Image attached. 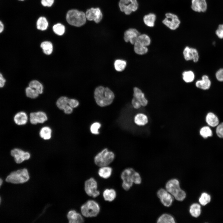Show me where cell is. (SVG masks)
I'll return each instance as SVG.
<instances>
[{
	"label": "cell",
	"instance_id": "cell-1",
	"mask_svg": "<svg viewBox=\"0 0 223 223\" xmlns=\"http://www.w3.org/2000/svg\"><path fill=\"white\" fill-rule=\"evenodd\" d=\"M94 98L96 103L101 107L110 105L113 102L115 95L108 87L100 85L97 87L94 92Z\"/></svg>",
	"mask_w": 223,
	"mask_h": 223
},
{
	"label": "cell",
	"instance_id": "cell-2",
	"mask_svg": "<svg viewBox=\"0 0 223 223\" xmlns=\"http://www.w3.org/2000/svg\"><path fill=\"white\" fill-rule=\"evenodd\" d=\"M167 190L177 201H182L186 198L185 192L180 187L179 181L176 179L169 180L165 186Z\"/></svg>",
	"mask_w": 223,
	"mask_h": 223
},
{
	"label": "cell",
	"instance_id": "cell-3",
	"mask_svg": "<svg viewBox=\"0 0 223 223\" xmlns=\"http://www.w3.org/2000/svg\"><path fill=\"white\" fill-rule=\"evenodd\" d=\"M66 18L69 24L78 27L84 25L86 20L84 12L75 9L69 11L67 14Z\"/></svg>",
	"mask_w": 223,
	"mask_h": 223
},
{
	"label": "cell",
	"instance_id": "cell-4",
	"mask_svg": "<svg viewBox=\"0 0 223 223\" xmlns=\"http://www.w3.org/2000/svg\"><path fill=\"white\" fill-rule=\"evenodd\" d=\"M81 210L82 215L85 217H94L99 213L100 207L96 201L90 200L81 206Z\"/></svg>",
	"mask_w": 223,
	"mask_h": 223
},
{
	"label": "cell",
	"instance_id": "cell-5",
	"mask_svg": "<svg viewBox=\"0 0 223 223\" xmlns=\"http://www.w3.org/2000/svg\"><path fill=\"white\" fill-rule=\"evenodd\" d=\"M114 158V153L105 148L95 156L94 162L96 165L100 167L107 166L113 161Z\"/></svg>",
	"mask_w": 223,
	"mask_h": 223
},
{
	"label": "cell",
	"instance_id": "cell-6",
	"mask_svg": "<svg viewBox=\"0 0 223 223\" xmlns=\"http://www.w3.org/2000/svg\"><path fill=\"white\" fill-rule=\"evenodd\" d=\"M29 179L28 170L24 168L12 172L7 177L6 181L14 184L23 183L27 182Z\"/></svg>",
	"mask_w": 223,
	"mask_h": 223
},
{
	"label": "cell",
	"instance_id": "cell-7",
	"mask_svg": "<svg viewBox=\"0 0 223 223\" xmlns=\"http://www.w3.org/2000/svg\"><path fill=\"white\" fill-rule=\"evenodd\" d=\"M118 5L120 11L126 15L136 11L138 7L137 0H120Z\"/></svg>",
	"mask_w": 223,
	"mask_h": 223
},
{
	"label": "cell",
	"instance_id": "cell-8",
	"mask_svg": "<svg viewBox=\"0 0 223 223\" xmlns=\"http://www.w3.org/2000/svg\"><path fill=\"white\" fill-rule=\"evenodd\" d=\"M165 16L162 22L166 27L173 30H176L179 27L181 21L177 15L168 12L165 14Z\"/></svg>",
	"mask_w": 223,
	"mask_h": 223
},
{
	"label": "cell",
	"instance_id": "cell-9",
	"mask_svg": "<svg viewBox=\"0 0 223 223\" xmlns=\"http://www.w3.org/2000/svg\"><path fill=\"white\" fill-rule=\"evenodd\" d=\"M135 171L133 168H128L125 169L121 173L120 176L123 181L122 187L125 190H128L133 186V183L132 176Z\"/></svg>",
	"mask_w": 223,
	"mask_h": 223
},
{
	"label": "cell",
	"instance_id": "cell-10",
	"mask_svg": "<svg viewBox=\"0 0 223 223\" xmlns=\"http://www.w3.org/2000/svg\"><path fill=\"white\" fill-rule=\"evenodd\" d=\"M97 188V183L94 178L91 177L85 182V190L88 195L94 198L99 196L100 193Z\"/></svg>",
	"mask_w": 223,
	"mask_h": 223
},
{
	"label": "cell",
	"instance_id": "cell-11",
	"mask_svg": "<svg viewBox=\"0 0 223 223\" xmlns=\"http://www.w3.org/2000/svg\"><path fill=\"white\" fill-rule=\"evenodd\" d=\"M86 19L89 21H94L96 23H98L102 20L103 15L99 8L92 7L88 9L85 13Z\"/></svg>",
	"mask_w": 223,
	"mask_h": 223
},
{
	"label": "cell",
	"instance_id": "cell-12",
	"mask_svg": "<svg viewBox=\"0 0 223 223\" xmlns=\"http://www.w3.org/2000/svg\"><path fill=\"white\" fill-rule=\"evenodd\" d=\"M157 196L164 206L169 207L171 205L174 197L166 189H160L157 192Z\"/></svg>",
	"mask_w": 223,
	"mask_h": 223
},
{
	"label": "cell",
	"instance_id": "cell-13",
	"mask_svg": "<svg viewBox=\"0 0 223 223\" xmlns=\"http://www.w3.org/2000/svg\"><path fill=\"white\" fill-rule=\"evenodd\" d=\"M11 155L14 157L15 162L18 164L21 163L24 161L29 159L30 154L19 149H14L11 152Z\"/></svg>",
	"mask_w": 223,
	"mask_h": 223
},
{
	"label": "cell",
	"instance_id": "cell-14",
	"mask_svg": "<svg viewBox=\"0 0 223 223\" xmlns=\"http://www.w3.org/2000/svg\"><path fill=\"white\" fill-rule=\"evenodd\" d=\"M140 34L136 29L130 28L124 32V39L126 42H129L132 45H134Z\"/></svg>",
	"mask_w": 223,
	"mask_h": 223
},
{
	"label": "cell",
	"instance_id": "cell-15",
	"mask_svg": "<svg viewBox=\"0 0 223 223\" xmlns=\"http://www.w3.org/2000/svg\"><path fill=\"white\" fill-rule=\"evenodd\" d=\"M47 120V117L46 114L42 112H32L30 115V120L32 124L42 123Z\"/></svg>",
	"mask_w": 223,
	"mask_h": 223
},
{
	"label": "cell",
	"instance_id": "cell-16",
	"mask_svg": "<svg viewBox=\"0 0 223 223\" xmlns=\"http://www.w3.org/2000/svg\"><path fill=\"white\" fill-rule=\"evenodd\" d=\"M191 7L194 11L204 12L207 9L206 0H191Z\"/></svg>",
	"mask_w": 223,
	"mask_h": 223
},
{
	"label": "cell",
	"instance_id": "cell-17",
	"mask_svg": "<svg viewBox=\"0 0 223 223\" xmlns=\"http://www.w3.org/2000/svg\"><path fill=\"white\" fill-rule=\"evenodd\" d=\"M67 217L70 223H82L84 222L81 215L74 210L70 211L68 213Z\"/></svg>",
	"mask_w": 223,
	"mask_h": 223
},
{
	"label": "cell",
	"instance_id": "cell-18",
	"mask_svg": "<svg viewBox=\"0 0 223 223\" xmlns=\"http://www.w3.org/2000/svg\"><path fill=\"white\" fill-rule=\"evenodd\" d=\"M133 97H135L141 103L143 107L146 106L148 101L145 98L144 94L142 91L137 87H134L133 89Z\"/></svg>",
	"mask_w": 223,
	"mask_h": 223
},
{
	"label": "cell",
	"instance_id": "cell-19",
	"mask_svg": "<svg viewBox=\"0 0 223 223\" xmlns=\"http://www.w3.org/2000/svg\"><path fill=\"white\" fill-rule=\"evenodd\" d=\"M196 86L198 88L203 90L208 89L211 85V82L208 76L204 75L202 77V80L197 81L195 83Z\"/></svg>",
	"mask_w": 223,
	"mask_h": 223
},
{
	"label": "cell",
	"instance_id": "cell-20",
	"mask_svg": "<svg viewBox=\"0 0 223 223\" xmlns=\"http://www.w3.org/2000/svg\"><path fill=\"white\" fill-rule=\"evenodd\" d=\"M156 19V16L155 14L150 13L145 15L143 17V21L144 24L147 26L150 27H153Z\"/></svg>",
	"mask_w": 223,
	"mask_h": 223
},
{
	"label": "cell",
	"instance_id": "cell-21",
	"mask_svg": "<svg viewBox=\"0 0 223 223\" xmlns=\"http://www.w3.org/2000/svg\"><path fill=\"white\" fill-rule=\"evenodd\" d=\"M28 116L24 112H21L17 113L14 117L15 123L19 125L25 124L27 121Z\"/></svg>",
	"mask_w": 223,
	"mask_h": 223
},
{
	"label": "cell",
	"instance_id": "cell-22",
	"mask_svg": "<svg viewBox=\"0 0 223 223\" xmlns=\"http://www.w3.org/2000/svg\"><path fill=\"white\" fill-rule=\"evenodd\" d=\"M116 193L113 189H107L103 192V196L104 199L106 201L112 202L116 198Z\"/></svg>",
	"mask_w": 223,
	"mask_h": 223
},
{
	"label": "cell",
	"instance_id": "cell-23",
	"mask_svg": "<svg viewBox=\"0 0 223 223\" xmlns=\"http://www.w3.org/2000/svg\"><path fill=\"white\" fill-rule=\"evenodd\" d=\"M112 171V168L111 167L108 166H103L99 169L98 174L101 177L107 179L111 176Z\"/></svg>",
	"mask_w": 223,
	"mask_h": 223
},
{
	"label": "cell",
	"instance_id": "cell-24",
	"mask_svg": "<svg viewBox=\"0 0 223 223\" xmlns=\"http://www.w3.org/2000/svg\"><path fill=\"white\" fill-rule=\"evenodd\" d=\"M134 121L135 123L138 125L144 126L148 123V119L146 115L140 113L137 114L135 116Z\"/></svg>",
	"mask_w": 223,
	"mask_h": 223
},
{
	"label": "cell",
	"instance_id": "cell-25",
	"mask_svg": "<svg viewBox=\"0 0 223 223\" xmlns=\"http://www.w3.org/2000/svg\"><path fill=\"white\" fill-rule=\"evenodd\" d=\"M206 121L209 126L214 127L217 126L219 123L217 117L213 113H208L206 117Z\"/></svg>",
	"mask_w": 223,
	"mask_h": 223
},
{
	"label": "cell",
	"instance_id": "cell-26",
	"mask_svg": "<svg viewBox=\"0 0 223 223\" xmlns=\"http://www.w3.org/2000/svg\"><path fill=\"white\" fill-rule=\"evenodd\" d=\"M189 212L191 215L195 217H197L201 213V206L197 203H194L190 206Z\"/></svg>",
	"mask_w": 223,
	"mask_h": 223
},
{
	"label": "cell",
	"instance_id": "cell-27",
	"mask_svg": "<svg viewBox=\"0 0 223 223\" xmlns=\"http://www.w3.org/2000/svg\"><path fill=\"white\" fill-rule=\"evenodd\" d=\"M134 50L135 53L139 55H143L146 54L148 51V48L136 41L134 44Z\"/></svg>",
	"mask_w": 223,
	"mask_h": 223
},
{
	"label": "cell",
	"instance_id": "cell-28",
	"mask_svg": "<svg viewBox=\"0 0 223 223\" xmlns=\"http://www.w3.org/2000/svg\"><path fill=\"white\" fill-rule=\"evenodd\" d=\"M158 223H175V220L171 215L164 213L160 216L157 220Z\"/></svg>",
	"mask_w": 223,
	"mask_h": 223
},
{
	"label": "cell",
	"instance_id": "cell-29",
	"mask_svg": "<svg viewBox=\"0 0 223 223\" xmlns=\"http://www.w3.org/2000/svg\"><path fill=\"white\" fill-rule=\"evenodd\" d=\"M136 41L146 47L150 44L151 39L149 36L146 34H140L138 37Z\"/></svg>",
	"mask_w": 223,
	"mask_h": 223
},
{
	"label": "cell",
	"instance_id": "cell-30",
	"mask_svg": "<svg viewBox=\"0 0 223 223\" xmlns=\"http://www.w3.org/2000/svg\"><path fill=\"white\" fill-rule=\"evenodd\" d=\"M43 52L47 55L51 54L53 50L52 43L49 41H45L42 43L40 45Z\"/></svg>",
	"mask_w": 223,
	"mask_h": 223
},
{
	"label": "cell",
	"instance_id": "cell-31",
	"mask_svg": "<svg viewBox=\"0 0 223 223\" xmlns=\"http://www.w3.org/2000/svg\"><path fill=\"white\" fill-rule=\"evenodd\" d=\"M52 130L51 129L47 126L43 127L40 132V137L45 140H48L50 138L51 136Z\"/></svg>",
	"mask_w": 223,
	"mask_h": 223
},
{
	"label": "cell",
	"instance_id": "cell-32",
	"mask_svg": "<svg viewBox=\"0 0 223 223\" xmlns=\"http://www.w3.org/2000/svg\"><path fill=\"white\" fill-rule=\"evenodd\" d=\"M114 65V68L117 71L122 72L125 68L127 63L124 60L117 59L115 60Z\"/></svg>",
	"mask_w": 223,
	"mask_h": 223
},
{
	"label": "cell",
	"instance_id": "cell-33",
	"mask_svg": "<svg viewBox=\"0 0 223 223\" xmlns=\"http://www.w3.org/2000/svg\"><path fill=\"white\" fill-rule=\"evenodd\" d=\"M48 26V23L46 19L43 17H41L38 19L37 22V28L39 30H46Z\"/></svg>",
	"mask_w": 223,
	"mask_h": 223
},
{
	"label": "cell",
	"instance_id": "cell-34",
	"mask_svg": "<svg viewBox=\"0 0 223 223\" xmlns=\"http://www.w3.org/2000/svg\"><path fill=\"white\" fill-rule=\"evenodd\" d=\"M28 86L36 90L39 94H42L43 92V86L41 83L37 80L31 81L28 84Z\"/></svg>",
	"mask_w": 223,
	"mask_h": 223
},
{
	"label": "cell",
	"instance_id": "cell-35",
	"mask_svg": "<svg viewBox=\"0 0 223 223\" xmlns=\"http://www.w3.org/2000/svg\"><path fill=\"white\" fill-rule=\"evenodd\" d=\"M183 80L186 83L192 82L195 78V75L191 71H185L182 74Z\"/></svg>",
	"mask_w": 223,
	"mask_h": 223
},
{
	"label": "cell",
	"instance_id": "cell-36",
	"mask_svg": "<svg viewBox=\"0 0 223 223\" xmlns=\"http://www.w3.org/2000/svg\"><path fill=\"white\" fill-rule=\"evenodd\" d=\"M68 99L67 97L62 96L59 98L57 100L56 105L60 109L63 110L68 104Z\"/></svg>",
	"mask_w": 223,
	"mask_h": 223
},
{
	"label": "cell",
	"instance_id": "cell-37",
	"mask_svg": "<svg viewBox=\"0 0 223 223\" xmlns=\"http://www.w3.org/2000/svg\"><path fill=\"white\" fill-rule=\"evenodd\" d=\"M200 135L204 138H207L212 135V133L210 128L208 126H205L202 127L199 131Z\"/></svg>",
	"mask_w": 223,
	"mask_h": 223
},
{
	"label": "cell",
	"instance_id": "cell-38",
	"mask_svg": "<svg viewBox=\"0 0 223 223\" xmlns=\"http://www.w3.org/2000/svg\"><path fill=\"white\" fill-rule=\"evenodd\" d=\"M25 91L26 96L31 98H37L39 94L36 90L29 86L26 88Z\"/></svg>",
	"mask_w": 223,
	"mask_h": 223
},
{
	"label": "cell",
	"instance_id": "cell-39",
	"mask_svg": "<svg viewBox=\"0 0 223 223\" xmlns=\"http://www.w3.org/2000/svg\"><path fill=\"white\" fill-rule=\"evenodd\" d=\"M53 29L56 34L62 35L64 33L65 28L63 25L60 23H58L53 26Z\"/></svg>",
	"mask_w": 223,
	"mask_h": 223
},
{
	"label": "cell",
	"instance_id": "cell-40",
	"mask_svg": "<svg viewBox=\"0 0 223 223\" xmlns=\"http://www.w3.org/2000/svg\"><path fill=\"white\" fill-rule=\"evenodd\" d=\"M210 200V196L207 193H203L199 199V202L201 204L204 206L209 203Z\"/></svg>",
	"mask_w": 223,
	"mask_h": 223
},
{
	"label": "cell",
	"instance_id": "cell-41",
	"mask_svg": "<svg viewBox=\"0 0 223 223\" xmlns=\"http://www.w3.org/2000/svg\"><path fill=\"white\" fill-rule=\"evenodd\" d=\"M183 54L185 59L186 61L192 60L191 53L190 48L189 46H186L184 50Z\"/></svg>",
	"mask_w": 223,
	"mask_h": 223
},
{
	"label": "cell",
	"instance_id": "cell-42",
	"mask_svg": "<svg viewBox=\"0 0 223 223\" xmlns=\"http://www.w3.org/2000/svg\"><path fill=\"white\" fill-rule=\"evenodd\" d=\"M101 126V124L98 122L93 123L91 125L90 128L91 133L93 134H98L99 132L98 131V129L100 128Z\"/></svg>",
	"mask_w": 223,
	"mask_h": 223
},
{
	"label": "cell",
	"instance_id": "cell-43",
	"mask_svg": "<svg viewBox=\"0 0 223 223\" xmlns=\"http://www.w3.org/2000/svg\"><path fill=\"white\" fill-rule=\"evenodd\" d=\"M132 179L133 183L136 184H139L141 183V177L139 174L135 171L133 173L132 176Z\"/></svg>",
	"mask_w": 223,
	"mask_h": 223
},
{
	"label": "cell",
	"instance_id": "cell-44",
	"mask_svg": "<svg viewBox=\"0 0 223 223\" xmlns=\"http://www.w3.org/2000/svg\"><path fill=\"white\" fill-rule=\"evenodd\" d=\"M190 50L192 57V60L195 62H197L199 60V56L197 50L194 48H190Z\"/></svg>",
	"mask_w": 223,
	"mask_h": 223
},
{
	"label": "cell",
	"instance_id": "cell-45",
	"mask_svg": "<svg viewBox=\"0 0 223 223\" xmlns=\"http://www.w3.org/2000/svg\"><path fill=\"white\" fill-rule=\"evenodd\" d=\"M217 36L220 39H223V24H219L216 31Z\"/></svg>",
	"mask_w": 223,
	"mask_h": 223
},
{
	"label": "cell",
	"instance_id": "cell-46",
	"mask_svg": "<svg viewBox=\"0 0 223 223\" xmlns=\"http://www.w3.org/2000/svg\"><path fill=\"white\" fill-rule=\"evenodd\" d=\"M216 132L217 135L220 138H223V122L217 126Z\"/></svg>",
	"mask_w": 223,
	"mask_h": 223
},
{
	"label": "cell",
	"instance_id": "cell-47",
	"mask_svg": "<svg viewBox=\"0 0 223 223\" xmlns=\"http://www.w3.org/2000/svg\"><path fill=\"white\" fill-rule=\"evenodd\" d=\"M216 77L218 81H223V68H221L216 72Z\"/></svg>",
	"mask_w": 223,
	"mask_h": 223
},
{
	"label": "cell",
	"instance_id": "cell-48",
	"mask_svg": "<svg viewBox=\"0 0 223 223\" xmlns=\"http://www.w3.org/2000/svg\"><path fill=\"white\" fill-rule=\"evenodd\" d=\"M68 105L72 108L77 107L79 105L78 101L74 99H69L68 101Z\"/></svg>",
	"mask_w": 223,
	"mask_h": 223
},
{
	"label": "cell",
	"instance_id": "cell-49",
	"mask_svg": "<svg viewBox=\"0 0 223 223\" xmlns=\"http://www.w3.org/2000/svg\"><path fill=\"white\" fill-rule=\"evenodd\" d=\"M131 103L133 107L136 109L139 108L142 106L140 103L134 97L132 99Z\"/></svg>",
	"mask_w": 223,
	"mask_h": 223
},
{
	"label": "cell",
	"instance_id": "cell-50",
	"mask_svg": "<svg viewBox=\"0 0 223 223\" xmlns=\"http://www.w3.org/2000/svg\"><path fill=\"white\" fill-rule=\"evenodd\" d=\"M6 82V79L2 73L0 72V88L4 87Z\"/></svg>",
	"mask_w": 223,
	"mask_h": 223
},
{
	"label": "cell",
	"instance_id": "cell-51",
	"mask_svg": "<svg viewBox=\"0 0 223 223\" xmlns=\"http://www.w3.org/2000/svg\"><path fill=\"white\" fill-rule=\"evenodd\" d=\"M54 2V0H42L41 3L42 5L45 7H51Z\"/></svg>",
	"mask_w": 223,
	"mask_h": 223
},
{
	"label": "cell",
	"instance_id": "cell-52",
	"mask_svg": "<svg viewBox=\"0 0 223 223\" xmlns=\"http://www.w3.org/2000/svg\"><path fill=\"white\" fill-rule=\"evenodd\" d=\"M63 110L66 114H70L73 111V108L68 105L64 107Z\"/></svg>",
	"mask_w": 223,
	"mask_h": 223
},
{
	"label": "cell",
	"instance_id": "cell-53",
	"mask_svg": "<svg viewBox=\"0 0 223 223\" xmlns=\"http://www.w3.org/2000/svg\"><path fill=\"white\" fill-rule=\"evenodd\" d=\"M4 30V25L2 22L0 20V34L2 33Z\"/></svg>",
	"mask_w": 223,
	"mask_h": 223
},
{
	"label": "cell",
	"instance_id": "cell-54",
	"mask_svg": "<svg viewBox=\"0 0 223 223\" xmlns=\"http://www.w3.org/2000/svg\"><path fill=\"white\" fill-rule=\"evenodd\" d=\"M2 180L0 178V187L1 185H2Z\"/></svg>",
	"mask_w": 223,
	"mask_h": 223
},
{
	"label": "cell",
	"instance_id": "cell-55",
	"mask_svg": "<svg viewBox=\"0 0 223 223\" xmlns=\"http://www.w3.org/2000/svg\"><path fill=\"white\" fill-rule=\"evenodd\" d=\"M19 0V1H24V0Z\"/></svg>",
	"mask_w": 223,
	"mask_h": 223
},
{
	"label": "cell",
	"instance_id": "cell-56",
	"mask_svg": "<svg viewBox=\"0 0 223 223\" xmlns=\"http://www.w3.org/2000/svg\"><path fill=\"white\" fill-rule=\"evenodd\" d=\"M1 198H0V202H1Z\"/></svg>",
	"mask_w": 223,
	"mask_h": 223
}]
</instances>
